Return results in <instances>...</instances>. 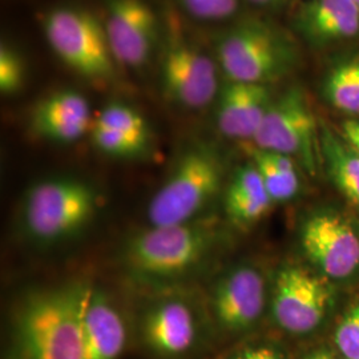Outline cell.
Segmentation results:
<instances>
[{"label": "cell", "mask_w": 359, "mask_h": 359, "mask_svg": "<svg viewBox=\"0 0 359 359\" xmlns=\"http://www.w3.org/2000/svg\"><path fill=\"white\" fill-rule=\"evenodd\" d=\"M81 285L29 295L16 321L20 359H84Z\"/></svg>", "instance_id": "obj_1"}, {"label": "cell", "mask_w": 359, "mask_h": 359, "mask_svg": "<svg viewBox=\"0 0 359 359\" xmlns=\"http://www.w3.org/2000/svg\"><path fill=\"white\" fill-rule=\"evenodd\" d=\"M295 56L293 43L281 31L257 20L233 27L217 43L218 63L233 81L277 80L293 68Z\"/></svg>", "instance_id": "obj_2"}, {"label": "cell", "mask_w": 359, "mask_h": 359, "mask_svg": "<svg viewBox=\"0 0 359 359\" xmlns=\"http://www.w3.org/2000/svg\"><path fill=\"white\" fill-rule=\"evenodd\" d=\"M97 194L83 181H43L27 194L23 206L27 231L43 243L62 241L90 222L97 210Z\"/></svg>", "instance_id": "obj_3"}, {"label": "cell", "mask_w": 359, "mask_h": 359, "mask_svg": "<svg viewBox=\"0 0 359 359\" xmlns=\"http://www.w3.org/2000/svg\"><path fill=\"white\" fill-rule=\"evenodd\" d=\"M221 181L222 170L215 154L200 148L187 152L149 203L151 226L191 222L215 198Z\"/></svg>", "instance_id": "obj_4"}, {"label": "cell", "mask_w": 359, "mask_h": 359, "mask_svg": "<svg viewBox=\"0 0 359 359\" xmlns=\"http://www.w3.org/2000/svg\"><path fill=\"white\" fill-rule=\"evenodd\" d=\"M43 29L52 50L75 72L90 80L116 75L104 23L86 10L56 8L43 19Z\"/></svg>", "instance_id": "obj_5"}, {"label": "cell", "mask_w": 359, "mask_h": 359, "mask_svg": "<svg viewBox=\"0 0 359 359\" xmlns=\"http://www.w3.org/2000/svg\"><path fill=\"white\" fill-rule=\"evenodd\" d=\"M213 244V231L194 221L151 226L127 246L129 266L142 276L175 277L196 266Z\"/></svg>", "instance_id": "obj_6"}, {"label": "cell", "mask_w": 359, "mask_h": 359, "mask_svg": "<svg viewBox=\"0 0 359 359\" xmlns=\"http://www.w3.org/2000/svg\"><path fill=\"white\" fill-rule=\"evenodd\" d=\"M316 129L304 90L290 88L270 103L253 142L259 149L299 158L309 173L316 175Z\"/></svg>", "instance_id": "obj_7"}, {"label": "cell", "mask_w": 359, "mask_h": 359, "mask_svg": "<svg viewBox=\"0 0 359 359\" xmlns=\"http://www.w3.org/2000/svg\"><path fill=\"white\" fill-rule=\"evenodd\" d=\"M160 76L167 97L184 108H204L217 95L215 62L200 47L176 32L168 39Z\"/></svg>", "instance_id": "obj_8"}, {"label": "cell", "mask_w": 359, "mask_h": 359, "mask_svg": "<svg viewBox=\"0 0 359 359\" xmlns=\"http://www.w3.org/2000/svg\"><path fill=\"white\" fill-rule=\"evenodd\" d=\"M105 31L116 63L142 67L157 41V18L145 0H108Z\"/></svg>", "instance_id": "obj_9"}, {"label": "cell", "mask_w": 359, "mask_h": 359, "mask_svg": "<svg viewBox=\"0 0 359 359\" xmlns=\"http://www.w3.org/2000/svg\"><path fill=\"white\" fill-rule=\"evenodd\" d=\"M329 298L325 283L311 273L295 266L281 270L273 299L274 318L289 333H310L323 320Z\"/></svg>", "instance_id": "obj_10"}, {"label": "cell", "mask_w": 359, "mask_h": 359, "mask_svg": "<svg viewBox=\"0 0 359 359\" xmlns=\"http://www.w3.org/2000/svg\"><path fill=\"white\" fill-rule=\"evenodd\" d=\"M302 246L309 258L332 278H346L358 269V234L337 215L310 218L302 231Z\"/></svg>", "instance_id": "obj_11"}, {"label": "cell", "mask_w": 359, "mask_h": 359, "mask_svg": "<svg viewBox=\"0 0 359 359\" xmlns=\"http://www.w3.org/2000/svg\"><path fill=\"white\" fill-rule=\"evenodd\" d=\"M264 305V277L250 266L231 270L215 289V314L219 323L229 330H244L252 326L261 316Z\"/></svg>", "instance_id": "obj_12"}, {"label": "cell", "mask_w": 359, "mask_h": 359, "mask_svg": "<svg viewBox=\"0 0 359 359\" xmlns=\"http://www.w3.org/2000/svg\"><path fill=\"white\" fill-rule=\"evenodd\" d=\"M81 327L84 359H117L126 346L123 318L104 293L81 289Z\"/></svg>", "instance_id": "obj_13"}, {"label": "cell", "mask_w": 359, "mask_h": 359, "mask_svg": "<svg viewBox=\"0 0 359 359\" xmlns=\"http://www.w3.org/2000/svg\"><path fill=\"white\" fill-rule=\"evenodd\" d=\"M270 103L266 84L229 80L219 93L218 129L231 139L253 140Z\"/></svg>", "instance_id": "obj_14"}, {"label": "cell", "mask_w": 359, "mask_h": 359, "mask_svg": "<svg viewBox=\"0 0 359 359\" xmlns=\"http://www.w3.org/2000/svg\"><path fill=\"white\" fill-rule=\"evenodd\" d=\"M31 127L39 136L52 142H76L92 128L90 104L75 90L56 92L36 105Z\"/></svg>", "instance_id": "obj_15"}, {"label": "cell", "mask_w": 359, "mask_h": 359, "mask_svg": "<svg viewBox=\"0 0 359 359\" xmlns=\"http://www.w3.org/2000/svg\"><path fill=\"white\" fill-rule=\"evenodd\" d=\"M142 334L156 353L184 354L193 346L197 334L192 310L181 301L160 302L145 314Z\"/></svg>", "instance_id": "obj_16"}, {"label": "cell", "mask_w": 359, "mask_h": 359, "mask_svg": "<svg viewBox=\"0 0 359 359\" xmlns=\"http://www.w3.org/2000/svg\"><path fill=\"white\" fill-rule=\"evenodd\" d=\"M301 31L316 43L351 38L359 32V7L354 0H313L301 11Z\"/></svg>", "instance_id": "obj_17"}, {"label": "cell", "mask_w": 359, "mask_h": 359, "mask_svg": "<svg viewBox=\"0 0 359 359\" xmlns=\"http://www.w3.org/2000/svg\"><path fill=\"white\" fill-rule=\"evenodd\" d=\"M273 200L255 164L241 167L233 176L225 196L226 215L237 224H250L262 217Z\"/></svg>", "instance_id": "obj_18"}, {"label": "cell", "mask_w": 359, "mask_h": 359, "mask_svg": "<svg viewBox=\"0 0 359 359\" xmlns=\"http://www.w3.org/2000/svg\"><path fill=\"white\" fill-rule=\"evenodd\" d=\"M248 151L273 201H286L294 197L299 188V180L292 157L257 147H248Z\"/></svg>", "instance_id": "obj_19"}, {"label": "cell", "mask_w": 359, "mask_h": 359, "mask_svg": "<svg viewBox=\"0 0 359 359\" xmlns=\"http://www.w3.org/2000/svg\"><path fill=\"white\" fill-rule=\"evenodd\" d=\"M322 142L337 185L347 198L359 204V154L347 151L329 130H323Z\"/></svg>", "instance_id": "obj_20"}, {"label": "cell", "mask_w": 359, "mask_h": 359, "mask_svg": "<svg viewBox=\"0 0 359 359\" xmlns=\"http://www.w3.org/2000/svg\"><path fill=\"white\" fill-rule=\"evenodd\" d=\"M327 96L335 108L359 115V60L334 69L327 80Z\"/></svg>", "instance_id": "obj_21"}, {"label": "cell", "mask_w": 359, "mask_h": 359, "mask_svg": "<svg viewBox=\"0 0 359 359\" xmlns=\"http://www.w3.org/2000/svg\"><path fill=\"white\" fill-rule=\"evenodd\" d=\"M93 124L117 130L144 145H148L151 139V132L145 118L136 109L124 104H109L95 118Z\"/></svg>", "instance_id": "obj_22"}, {"label": "cell", "mask_w": 359, "mask_h": 359, "mask_svg": "<svg viewBox=\"0 0 359 359\" xmlns=\"http://www.w3.org/2000/svg\"><path fill=\"white\" fill-rule=\"evenodd\" d=\"M92 140L104 154L117 157H132L142 154L147 145L114 129L92 124Z\"/></svg>", "instance_id": "obj_23"}, {"label": "cell", "mask_w": 359, "mask_h": 359, "mask_svg": "<svg viewBox=\"0 0 359 359\" xmlns=\"http://www.w3.org/2000/svg\"><path fill=\"white\" fill-rule=\"evenodd\" d=\"M26 68L22 57L7 46L0 48V90L3 93H13L25 83Z\"/></svg>", "instance_id": "obj_24"}, {"label": "cell", "mask_w": 359, "mask_h": 359, "mask_svg": "<svg viewBox=\"0 0 359 359\" xmlns=\"http://www.w3.org/2000/svg\"><path fill=\"white\" fill-rule=\"evenodd\" d=\"M335 344L346 359H359V305L351 309L339 323Z\"/></svg>", "instance_id": "obj_25"}, {"label": "cell", "mask_w": 359, "mask_h": 359, "mask_svg": "<svg viewBox=\"0 0 359 359\" xmlns=\"http://www.w3.org/2000/svg\"><path fill=\"white\" fill-rule=\"evenodd\" d=\"M182 7L194 18L218 20L234 15L238 0H180Z\"/></svg>", "instance_id": "obj_26"}, {"label": "cell", "mask_w": 359, "mask_h": 359, "mask_svg": "<svg viewBox=\"0 0 359 359\" xmlns=\"http://www.w3.org/2000/svg\"><path fill=\"white\" fill-rule=\"evenodd\" d=\"M342 130L347 142H350L353 151L359 154V121L347 120L342 126Z\"/></svg>", "instance_id": "obj_27"}, {"label": "cell", "mask_w": 359, "mask_h": 359, "mask_svg": "<svg viewBox=\"0 0 359 359\" xmlns=\"http://www.w3.org/2000/svg\"><path fill=\"white\" fill-rule=\"evenodd\" d=\"M236 359H283L280 354L270 348V347H256V348H249L240 354Z\"/></svg>", "instance_id": "obj_28"}, {"label": "cell", "mask_w": 359, "mask_h": 359, "mask_svg": "<svg viewBox=\"0 0 359 359\" xmlns=\"http://www.w3.org/2000/svg\"><path fill=\"white\" fill-rule=\"evenodd\" d=\"M306 359H334L333 355L329 353V351H326V350H318V351H316V353H313L311 355H309Z\"/></svg>", "instance_id": "obj_29"}, {"label": "cell", "mask_w": 359, "mask_h": 359, "mask_svg": "<svg viewBox=\"0 0 359 359\" xmlns=\"http://www.w3.org/2000/svg\"><path fill=\"white\" fill-rule=\"evenodd\" d=\"M249 1H252V3H255V4H258V6H270V4L283 3L285 0H249Z\"/></svg>", "instance_id": "obj_30"}, {"label": "cell", "mask_w": 359, "mask_h": 359, "mask_svg": "<svg viewBox=\"0 0 359 359\" xmlns=\"http://www.w3.org/2000/svg\"><path fill=\"white\" fill-rule=\"evenodd\" d=\"M354 1H355V3H357V4H358V7H359V0H354Z\"/></svg>", "instance_id": "obj_31"}]
</instances>
